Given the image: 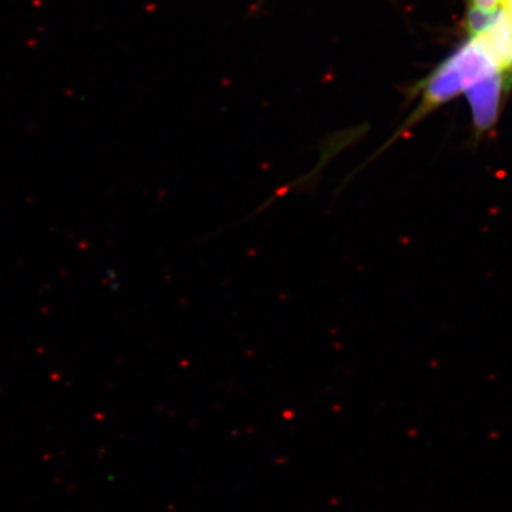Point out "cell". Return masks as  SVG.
<instances>
[{
  "label": "cell",
  "instance_id": "1",
  "mask_svg": "<svg viewBox=\"0 0 512 512\" xmlns=\"http://www.w3.org/2000/svg\"><path fill=\"white\" fill-rule=\"evenodd\" d=\"M505 69L507 67H504L500 59L495 56L493 49L483 36L471 37L466 45L461 46L454 55L448 57L446 62L441 63L424 82L419 84L421 97L416 109L407 117L394 136L360 168L379 157L383 151L392 147L396 141L410 133L417 124L448 101L467 93L471 87Z\"/></svg>",
  "mask_w": 512,
  "mask_h": 512
},
{
  "label": "cell",
  "instance_id": "2",
  "mask_svg": "<svg viewBox=\"0 0 512 512\" xmlns=\"http://www.w3.org/2000/svg\"><path fill=\"white\" fill-rule=\"evenodd\" d=\"M511 86L512 69H505L487 77L466 93L473 114L474 137L477 141L497 126L504 94Z\"/></svg>",
  "mask_w": 512,
  "mask_h": 512
},
{
  "label": "cell",
  "instance_id": "3",
  "mask_svg": "<svg viewBox=\"0 0 512 512\" xmlns=\"http://www.w3.org/2000/svg\"><path fill=\"white\" fill-rule=\"evenodd\" d=\"M470 12L483 13V15H495L503 12L504 0H468Z\"/></svg>",
  "mask_w": 512,
  "mask_h": 512
},
{
  "label": "cell",
  "instance_id": "4",
  "mask_svg": "<svg viewBox=\"0 0 512 512\" xmlns=\"http://www.w3.org/2000/svg\"><path fill=\"white\" fill-rule=\"evenodd\" d=\"M504 10H505V12H507V13H508V15H510V16H511V18H512V0H508V3H507V5H505V9H504Z\"/></svg>",
  "mask_w": 512,
  "mask_h": 512
},
{
  "label": "cell",
  "instance_id": "5",
  "mask_svg": "<svg viewBox=\"0 0 512 512\" xmlns=\"http://www.w3.org/2000/svg\"><path fill=\"white\" fill-rule=\"evenodd\" d=\"M508 3V0H504V9H505V5H507Z\"/></svg>",
  "mask_w": 512,
  "mask_h": 512
}]
</instances>
